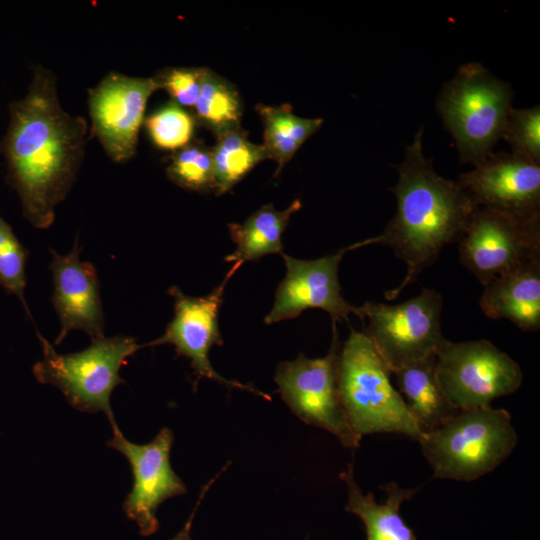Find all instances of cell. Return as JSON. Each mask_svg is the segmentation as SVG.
<instances>
[{"label": "cell", "instance_id": "6da1fadb", "mask_svg": "<svg viewBox=\"0 0 540 540\" xmlns=\"http://www.w3.org/2000/svg\"><path fill=\"white\" fill-rule=\"evenodd\" d=\"M0 140L6 180L17 193L22 214L37 229L49 228L82 166L89 123L61 105L57 77L41 64L32 69L27 93L8 106Z\"/></svg>", "mask_w": 540, "mask_h": 540}, {"label": "cell", "instance_id": "7a4b0ae2", "mask_svg": "<svg viewBox=\"0 0 540 540\" xmlns=\"http://www.w3.org/2000/svg\"><path fill=\"white\" fill-rule=\"evenodd\" d=\"M423 127L406 147L396 166L398 181L391 188L397 210L378 235L406 265L403 281L385 292L388 300L414 282L431 266L443 248L457 242L477 206L457 181L439 175L423 152Z\"/></svg>", "mask_w": 540, "mask_h": 540}, {"label": "cell", "instance_id": "3957f363", "mask_svg": "<svg viewBox=\"0 0 540 540\" xmlns=\"http://www.w3.org/2000/svg\"><path fill=\"white\" fill-rule=\"evenodd\" d=\"M390 375L369 338L352 329L337 361L338 394L349 425L361 439L369 434L396 433L418 441L422 431Z\"/></svg>", "mask_w": 540, "mask_h": 540}, {"label": "cell", "instance_id": "277c9868", "mask_svg": "<svg viewBox=\"0 0 540 540\" xmlns=\"http://www.w3.org/2000/svg\"><path fill=\"white\" fill-rule=\"evenodd\" d=\"M418 442L434 479L473 481L509 457L518 435L510 413L489 406L459 410Z\"/></svg>", "mask_w": 540, "mask_h": 540}, {"label": "cell", "instance_id": "5b68a950", "mask_svg": "<svg viewBox=\"0 0 540 540\" xmlns=\"http://www.w3.org/2000/svg\"><path fill=\"white\" fill-rule=\"evenodd\" d=\"M512 98L511 86L478 62L463 64L443 85L436 109L462 162L475 166L493 152Z\"/></svg>", "mask_w": 540, "mask_h": 540}, {"label": "cell", "instance_id": "8992f818", "mask_svg": "<svg viewBox=\"0 0 540 540\" xmlns=\"http://www.w3.org/2000/svg\"><path fill=\"white\" fill-rule=\"evenodd\" d=\"M43 359L33 366V374L42 384L57 387L67 402L85 413L103 412L111 426L117 424L110 404L113 390L125 381L119 371L127 359L143 345L133 337L116 335L91 339L82 351L59 354L37 330Z\"/></svg>", "mask_w": 540, "mask_h": 540}, {"label": "cell", "instance_id": "52a82bcc", "mask_svg": "<svg viewBox=\"0 0 540 540\" xmlns=\"http://www.w3.org/2000/svg\"><path fill=\"white\" fill-rule=\"evenodd\" d=\"M442 306L441 294L428 288L400 304L366 302L360 306V319H368L363 333L391 373L436 355L447 340L441 330Z\"/></svg>", "mask_w": 540, "mask_h": 540}, {"label": "cell", "instance_id": "ba28073f", "mask_svg": "<svg viewBox=\"0 0 540 540\" xmlns=\"http://www.w3.org/2000/svg\"><path fill=\"white\" fill-rule=\"evenodd\" d=\"M436 374L449 403L457 410L491 406L522 384L519 364L488 340L445 343L436 353Z\"/></svg>", "mask_w": 540, "mask_h": 540}, {"label": "cell", "instance_id": "9c48e42d", "mask_svg": "<svg viewBox=\"0 0 540 540\" xmlns=\"http://www.w3.org/2000/svg\"><path fill=\"white\" fill-rule=\"evenodd\" d=\"M457 242L461 263L486 286L540 258V217L477 207Z\"/></svg>", "mask_w": 540, "mask_h": 540}, {"label": "cell", "instance_id": "30bf717a", "mask_svg": "<svg viewBox=\"0 0 540 540\" xmlns=\"http://www.w3.org/2000/svg\"><path fill=\"white\" fill-rule=\"evenodd\" d=\"M339 349L333 325V340L326 356L311 359L300 354L295 360L282 362L275 381L283 400L298 418L331 433L344 447L357 448L361 438L349 425L338 394Z\"/></svg>", "mask_w": 540, "mask_h": 540}, {"label": "cell", "instance_id": "8fae6325", "mask_svg": "<svg viewBox=\"0 0 540 540\" xmlns=\"http://www.w3.org/2000/svg\"><path fill=\"white\" fill-rule=\"evenodd\" d=\"M160 87L154 76L135 77L111 71L88 90L89 133L114 163L136 154L150 96Z\"/></svg>", "mask_w": 540, "mask_h": 540}, {"label": "cell", "instance_id": "7c38bea8", "mask_svg": "<svg viewBox=\"0 0 540 540\" xmlns=\"http://www.w3.org/2000/svg\"><path fill=\"white\" fill-rule=\"evenodd\" d=\"M241 265L242 263L239 262L234 263L223 281L211 293L203 297L187 296L177 286H171L168 294L174 301V317L168 323L162 336L143 344V347L173 345L177 356L190 360L196 377L195 384L201 378H207L230 388L250 391L271 400L269 395L250 385L224 378L215 371L209 361L211 347L223 344L218 328V312L226 285Z\"/></svg>", "mask_w": 540, "mask_h": 540}, {"label": "cell", "instance_id": "4fadbf2b", "mask_svg": "<svg viewBox=\"0 0 540 540\" xmlns=\"http://www.w3.org/2000/svg\"><path fill=\"white\" fill-rule=\"evenodd\" d=\"M111 427L113 436L107 445L127 458L133 474L132 489L123 503L124 512L136 522L141 535H152L159 527L156 517L159 505L187 492L170 464L173 432L164 427L151 442L139 445L127 440L117 424Z\"/></svg>", "mask_w": 540, "mask_h": 540}, {"label": "cell", "instance_id": "5bb4252c", "mask_svg": "<svg viewBox=\"0 0 540 540\" xmlns=\"http://www.w3.org/2000/svg\"><path fill=\"white\" fill-rule=\"evenodd\" d=\"M372 244H379L378 236L314 260H300L282 254L286 274L278 285L274 304L265 317V323L271 325L293 319L312 308L326 311L333 323L341 319L348 320L349 314L360 318V307L348 304L341 295L338 268L345 253Z\"/></svg>", "mask_w": 540, "mask_h": 540}, {"label": "cell", "instance_id": "9a60e30c", "mask_svg": "<svg viewBox=\"0 0 540 540\" xmlns=\"http://www.w3.org/2000/svg\"><path fill=\"white\" fill-rule=\"evenodd\" d=\"M458 184L477 207L540 217V163L513 153L492 152Z\"/></svg>", "mask_w": 540, "mask_h": 540}, {"label": "cell", "instance_id": "2e32d148", "mask_svg": "<svg viewBox=\"0 0 540 540\" xmlns=\"http://www.w3.org/2000/svg\"><path fill=\"white\" fill-rule=\"evenodd\" d=\"M82 249L78 239L65 255L50 249L52 304L60 322L55 345H59L72 330L84 331L91 339L104 337L105 316L99 278L92 263L80 260Z\"/></svg>", "mask_w": 540, "mask_h": 540}, {"label": "cell", "instance_id": "e0dca14e", "mask_svg": "<svg viewBox=\"0 0 540 540\" xmlns=\"http://www.w3.org/2000/svg\"><path fill=\"white\" fill-rule=\"evenodd\" d=\"M479 305L488 318L508 319L524 331H537L540 328V258L484 286Z\"/></svg>", "mask_w": 540, "mask_h": 540}, {"label": "cell", "instance_id": "ac0fdd59", "mask_svg": "<svg viewBox=\"0 0 540 540\" xmlns=\"http://www.w3.org/2000/svg\"><path fill=\"white\" fill-rule=\"evenodd\" d=\"M346 483L348 502L346 511L358 516L366 531V540H417L412 529L400 515L401 505L411 499L420 488H402L396 482L385 484L382 489L386 500L378 503L372 493H363L355 481L353 465L340 474Z\"/></svg>", "mask_w": 540, "mask_h": 540}, {"label": "cell", "instance_id": "d6986e66", "mask_svg": "<svg viewBox=\"0 0 540 540\" xmlns=\"http://www.w3.org/2000/svg\"><path fill=\"white\" fill-rule=\"evenodd\" d=\"M391 374L422 433L439 427L459 411L442 391L436 374V355L403 366Z\"/></svg>", "mask_w": 540, "mask_h": 540}, {"label": "cell", "instance_id": "ffe728a7", "mask_svg": "<svg viewBox=\"0 0 540 540\" xmlns=\"http://www.w3.org/2000/svg\"><path fill=\"white\" fill-rule=\"evenodd\" d=\"M301 206L299 199L282 211L276 210L272 204H267L252 213L243 223L230 224L229 232L236 248L225 257V261L243 264L268 254H282V235L291 216Z\"/></svg>", "mask_w": 540, "mask_h": 540}, {"label": "cell", "instance_id": "44dd1931", "mask_svg": "<svg viewBox=\"0 0 540 540\" xmlns=\"http://www.w3.org/2000/svg\"><path fill=\"white\" fill-rule=\"evenodd\" d=\"M264 126V148L269 159L277 163V176L299 148L323 124L322 118H303L295 115L288 104L256 106Z\"/></svg>", "mask_w": 540, "mask_h": 540}, {"label": "cell", "instance_id": "7402d4cb", "mask_svg": "<svg viewBox=\"0 0 540 540\" xmlns=\"http://www.w3.org/2000/svg\"><path fill=\"white\" fill-rule=\"evenodd\" d=\"M213 148L215 190L217 195L230 191L257 164L269 159L263 145L252 143L240 127L217 135Z\"/></svg>", "mask_w": 540, "mask_h": 540}, {"label": "cell", "instance_id": "603a6c76", "mask_svg": "<svg viewBox=\"0 0 540 540\" xmlns=\"http://www.w3.org/2000/svg\"><path fill=\"white\" fill-rule=\"evenodd\" d=\"M192 110L196 122L216 136L240 127L242 105L239 93L231 83L208 68Z\"/></svg>", "mask_w": 540, "mask_h": 540}, {"label": "cell", "instance_id": "cb8c5ba5", "mask_svg": "<svg viewBox=\"0 0 540 540\" xmlns=\"http://www.w3.org/2000/svg\"><path fill=\"white\" fill-rule=\"evenodd\" d=\"M196 124L192 113L171 100L146 116L143 123L153 145L172 152L192 142Z\"/></svg>", "mask_w": 540, "mask_h": 540}, {"label": "cell", "instance_id": "d4e9b609", "mask_svg": "<svg viewBox=\"0 0 540 540\" xmlns=\"http://www.w3.org/2000/svg\"><path fill=\"white\" fill-rule=\"evenodd\" d=\"M168 179L177 186L195 192L215 190L211 148L191 142L173 152L166 167Z\"/></svg>", "mask_w": 540, "mask_h": 540}, {"label": "cell", "instance_id": "484cf974", "mask_svg": "<svg viewBox=\"0 0 540 540\" xmlns=\"http://www.w3.org/2000/svg\"><path fill=\"white\" fill-rule=\"evenodd\" d=\"M28 256L29 251L0 214V286L7 294L15 295L19 299L28 318L33 322L25 299Z\"/></svg>", "mask_w": 540, "mask_h": 540}, {"label": "cell", "instance_id": "4316f807", "mask_svg": "<svg viewBox=\"0 0 540 540\" xmlns=\"http://www.w3.org/2000/svg\"><path fill=\"white\" fill-rule=\"evenodd\" d=\"M511 153L540 163V107H511L501 134Z\"/></svg>", "mask_w": 540, "mask_h": 540}, {"label": "cell", "instance_id": "83f0119b", "mask_svg": "<svg viewBox=\"0 0 540 540\" xmlns=\"http://www.w3.org/2000/svg\"><path fill=\"white\" fill-rule=\"evenodd\" d=\"M206 68L171 67L154 75L160 89H164L171 101L183 108L193 109L200 94Z\"/></svg>", "mask_w": 540, "mask_h": 540}, {"label": "cell", "instance_id": "f1b7e54d", "mask_svg": "<svg viewBox=\"0 0 540 540\" xmlns=\"http://www.w3.org/2000/svg\"><path fill=\"white\" fill-rule=\"evenodd\" d=\"M216 478L210 480L207 485H205L202 490H201V493L199 495V499L197 501V504L195 506V508L193 509L190 517L188 518V520L186 521L185 525L183 526V528L171 539V540H191V527H192V523H193V519H194V516L196 514V510L197 508L199 507L200 505V502L201 500L203 499V497L205 496V494L207 493L210 485L215 481Z\"/></svg>", "mask_w": 540, "mask_h": 540}]
</instances>
